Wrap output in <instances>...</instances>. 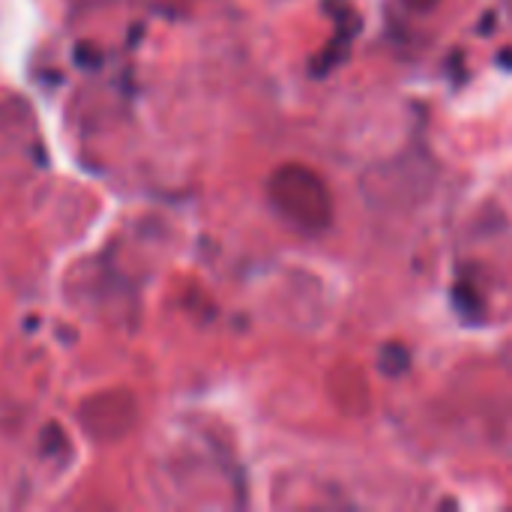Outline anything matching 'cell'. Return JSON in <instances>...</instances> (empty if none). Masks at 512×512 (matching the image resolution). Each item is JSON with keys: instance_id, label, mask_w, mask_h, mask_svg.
<instances>
[{"instance_id": "6da1fadb", "label": "cell", "mask_w": 512, "mask_h": 512, "mask_svg": "<svg viewBox=\"0 0 512 512\" xmlns=\"http://www.w3.org/2000/svg\"><path fill=\"white\" fill-rule=\"evenodd\" d=\"M267 195L273 210L303 234H321L333 225V192L327 180L300 162H285L270 174Z\"/></svg>"}, {"instance_id": "7a4b0ae2", "label": "cell", "mask_w": 512, "mask_h": 512, "mask_svg": "<svg viewBox=\"0 0 512 512\" xmlns=\"http://www.w3.org/2000/svg\"><path fill=\"white\" fill-rule=\"evenodd\" d=\"M408 9H414V12H429V9H435L441 0H402Z\"/></svg>"}]
</instances>
